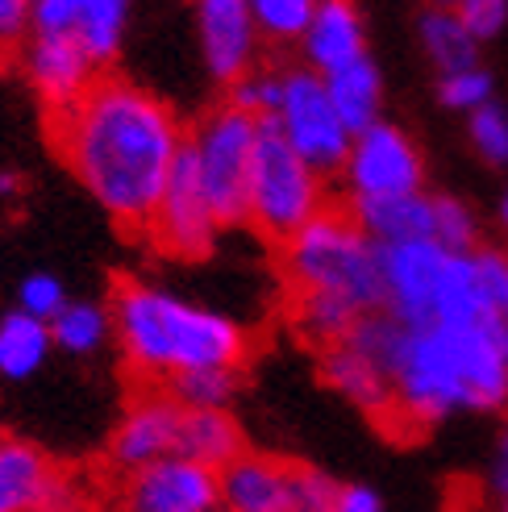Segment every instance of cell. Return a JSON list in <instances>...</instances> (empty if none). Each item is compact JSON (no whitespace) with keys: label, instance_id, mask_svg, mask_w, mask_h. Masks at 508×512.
<instances>
[{"label":"cell","instance_id":"cell-33","mask_svg":"<svg viewBox=\"0 0 508 512\" xmlns=\"http://www.w3.org/2000/svg\"><path fill=\"white\" fill-rule=\"evenodd\" d=\"M334 512H379V500L367 488H342L334 500Z\"/></svg>","mask_w":508,"mask_h":512},{"label":"cell","instance_id":"cell-8","mask_svg":"<svg viewBox=\"0 0 508 512\" xmlns=\"http://www.w3.org/2000/svg\"><path fill=\"white\" fill-rule=\"evenodd\" d=\"M279 130H284L288 146L304 159L317 179H334L350 167V130L342 125L329 88L313 71L288 67L284 71V105H279Z\"/></svg>","mask_w":508,"mask_h":512},{"label":"cell","instance_id":"cell-17","mask_svg":"<svg viewBox=\"0 0 508 512\" xmlns=\"http://www.w3.org/2000/svg\"><path fill=\"white\" fill-rule=\"evenodd\" d=\"M354 217H359L367 238L375 234L388 246L434 242V200H425V196H392V200L354 196Z\"/></svg>","mask_w":508,"mask_h":512},{"label":"cell","instance_id":"cell-25","mask_svg":"<svg viewBox=\"0 0 508 512\" xmlns=\"http://www.w3.org/2000/svg\"><path fill=\"white\" fill-rule=\"evenodd\" d=\"M313 5L309 0H259V5L250 9V17L263 25V30L271 38H296V34H309V25H313Z\"/></svg>","mask_w":508,"mask_h":512},{"label":"cell","instance_id":"cell-23","mask_svg":"<svg viewBox=\"0 0 508 512\" xmlns=\"http://www.w3.org/2000/svg\"><path fill=\"white\" fill-rule=\"evenodd\" d=\"M421 34H425L429 55L438 59V67L446 75L471 71V63H475V38L463 30V21L454 13H429L421 21Z\"/></svg>","mask_w":508,"mask_h":512},{"label":"cell","instance_id":"cell-34","mask_svg":"<svg viewBox=\"0 0 508 512\" xmlns=\"http://www.w3.org/2000/svg\"><path fill=\"white\" fill-rule=\"evenodd\" d=\"M84 512H121V508H117V504H113L109 496H96V500H92V504H88Z\"/></svg>","mask_w":508,"mask_h":512},{"label":"cell","instance_id":"cell-27","mask_svg":"<svg viewBox=\"0 0 508 512\" xmlns=\"http://www.w3.org/2000/svg\"><path fill=\"white\" fill-rule=\"evenodd\" d=\"M17 309L21 313H30L34 321H55L63 309H67V292H63V284L55 275H46V271H38V275H30V279H21V292H17Z\"/></svg>","mask_w":508,"mask_h":512},{"label":"cell","instance_id":"cell-15","mask_svg":"<svg viewBox=\"0 0 508 512\" xmlns=\"http://www.w3.org/2000/svg\"><path fill=\"white\" fill-rule=\"evenodd\" d=\"M21 71L42 96L46 113L71 109L100 75V67L71 38H50V34H30V42L21 50Z\"/></svg>","mask_w":508,"mask_h":512},{"label":"cell","instance_id":"cell-9","mask_svg":"<svg viewBox=\"0 0 508 512\" xmlns=\"http://www.w3.org/2000/svg\"><path fill=\"white\" fill-rule=\"evenodd\" d=\"M92 483L63 471L38 446L0 433V512H84Z\"/></svg>","mask_w":508,"mask_h":512},{"label":"cell","instance_id":"cell-18","mask_svg":"<svg viewBox=\"0 0 508 512\" xmlns=\"http://www.w3.org/2000/svg\"><path fill=\"white\" fill-rule=\"evenodd\" d=\"M246 454V442H242V429L234 425L230 413L221 408H200V413H184V425H180V450L175 458H188L196 467H209V471H225L234 458Z\"/></svg>","mask_w":508,"mask_h":512},{"label":"cell","instance_id":"cell-28","mask_svg":"<svg viewBox=\"0 0 508 512\" xmlns=\"http://www.w3.org/2000/svg\"><path fill=\"white\" fill-rule=\"evenodd\" d=\"M471 259H475L479 288H484L492 313L508 325V259H504V254H496V250H479V254H471Z\"/></svg>","mask_w":508,"mask_h":512},{"label":"cell","instance_id":"cell-35","mask_svg":"<svg viewBox=\"0 0 508 512\" xmlns=\"http://www.w3.org/2000/svg\"><path fill=\"white\" fill-rule=\"evenodd\" d=\"M17 192V175H0V196H13Z\"/></svg>","mask_w":508,"mask_h":512},{"label":"cell","instance_id":"cell-39","mask_svg":"<svg viewBox=\"0 0 508 512\" xmlns=\"http://www.w3.org/2000/svg\"><path fill=\"white\" fill-rule=\"evenodd\" d=\"M504 512H508V508H504Z\"/></svg>","mask_w":508,"mask_h":512},{"label":"cell","instance_id":"cell-1","mask_svg":"<svg viewBox=\"0 0 508 512\" xmlns=\"http://www.w3.org/2000/svg\"><path fill=\"white\" fill-rule=\"evenodd\" d=\"M46 125L59 159L105 204V213L121 229L146 238L188 142L180 117L142 84L100 71L71 109L46 113Z\"/></svg>","mask_w":508,"mask_h":512},{"label":"cell","instance_id":"cell-13","mask_svg":"<svg viewBox=\"0 0 508 512\" xmlns=\"http://www.w3.org/2000/svg\"><path fill=\"white\" fill-rule=\"evenodd\" d=\"M125 21H130V9L121 0H38L30 5V34L71 38L100 71L113 63Z\"/></svg>","mask_w":508,"mask_h":512},{"label":"cell","instance_id":"cell-38","mask_svg":"<svg viewBox=\"0 0 508 512\" xmlns=\"http://www.w3.org/2000/svg\"><path fill=\"white\" fill-rule=\"evenodd\" d=\"M504 217H508V200H504Z\"/></svg>","mask_w":508,"mask_h":512},{"label":"cell","instance_id":"cell-5","mask_svg":"<svg viewBox=\"0 0 508 512\" xmlns=\"http://www.w3.org/2000/svg\"><path fill=\"white\" fill-rule=\"evenodd\" d=\"M325 204L321 179L304 167V159L288 146L279 117H263L254 130V171H250V225L259 238L279 250L292 234H300Z\"/></svg>","mask_w":508,"mask_h":512},{"label":"cell","instance_id":"cell-24","mask_svg":"<svg viewBox=\"0 0 508 512\" xmlns=\"http://www.w3.org/2000/svg\"><path fill=\"white\" fill-rule=\"evenodd\" d=\"M234 388H238V371H184L163 383V392L175 404L192 408V413H200V408H221L234 396Z\"/></svg>","mask_w":508,"mask_h":512},{"label":"cell","instance_id":"cell-2","mask_svg":"<svg viewBox=\"0 0 508 512\" xmlns=\"http://www.w3.org/2000/svg\"><path fill=\"white\" fill-rule=\"evenodd\" d=\"M109 317L134 388H163L184 371H242L254 354V342L242 325L192 309L130 275L113 284Z\"/></svg>","mask_w":508,"mask_h":512},{"label":"cell","instance_id":"cell-14","mask_svg":"<svg viewBox=\"0 0 508 512\" xmlns=\"http://www.w3.org/2000/svg\"><path fill=\"white\" fill-rule=\"evenodd\" d=\"M346 175L354 184V196H367V200L417 196L421 159L400 130H392V125H371V130L359 134V142H354Z\"/></svg>","mask_w":508,"mask_h":512},{"label":"cell","instance_id":"cell-31","mask_svg":"<svg viewBox=\"0 0 508 512\" xmlns=\"http://www.w3.org/2000/svg\"><path fill=\"white\" fill-rule=\"evenodd\" d=\"M492 92V80L484 71H459V75H446V84H442V100L454 109H484V100Z\"/></svg>","mask_w":508,"mask_h":512},{"label":"cell","instance_id":"cell-26","mask_svg":"<svg viewBox=\"0 0 508 512\" xmlns=\"http://www.w3.org/2000/svg\"><path fill=\"white\" fill-rule=\"evenodd\" d=\"M475 242V225L471 213L459 200L450 196H434V246L450 250V254H467Z\"/></svg>","mask_w":508,"mask_h":512},{"label":"cell","instance_id":"cell-32","mask_svg":"<svg viewBox=\"0 0 508 512\" xmlns=\"http://www.w3.org/2000/svg\"><path fill=\"white\" fill-rule=\"evenodd\" d=\"M454 17L463 21V30L471 38H492L504 25L508 9L500 5V0H467V5H459V13H454Z\"/></svg>","mask_w":508,"mask_h":512},{"label":"cell","instance_id":"cell-6","mask_svg":"<svg viewBox=\"0 0 508 512\" xmlns=\"http://www.w3.org/2000/svg\"><path fill=\"white\" fill-rule=\"evenodd\" d=\"M254 130L259 121L234 105L213 109L188 134L200 192L209 200L217 229L250 225V171H254Z\"/></svg>","mask_w":508,"mask_h":512},{"label":"cell","instance_id":"cell-36","mask_svg":"<svg viewBox=\"0 0 508 512\" xmlns=\"http://www.w3.org/2000/svg\"><path fill=\"white\" fill-rule=\"evenodd\" d=\"M504 483H508V438H504Z\"/></svg>","mask_w":508,"mask_h":512},{"label":"cell","instance_id":"cell-16","mask_svg":"<svg viewBox=\"0 0 508 512\" xmlns=\"http://www.w3.org/2000/svg\"><path fill=\"white\" fill-rule=\"evenodd\" d=\"M200 42H205L209 71L225 84H242L254 63V17L238 0H205L196 9Z\"/></svg>","mask_w":508,"mask_h":512},{"label":"cell","instance_id":"cell-22","mask_svg":"<svg viewBox=\"0 0 508 512\" xmlns=\"http://www.w3.org/2000/svg\"><path fill=\"white\" fill-rule=\"evenodd\" d=\"M113 334V317L100 304H71L50 321V342L67 354H92L105 346V338Z\"/></svg>","mask_w":508,"mask_h":512},{"label":"cell","instance_id":"cell-11","mask_svg":"<svg viewBox=\"0 0 508 512\" xmlns=\"http://www.w3.org/2000/svg\"><path fill=\"white\" fill-rule=\"evenodd\" d=\"M217 238V221L209 213V200L200 192V175H196V159H192V146L184 142L180 159H175V171L167 179V192L155 209V221L146 229V242L155 246L167 259H205L213 250Z\"/></svg>","mask_w":508,"mask_h":512},{"label":"cell","instance_id":"cell-19","mask_svg":"<svg viewBox=\"0 0 508 512\" xmlns=\"http://www.w3.org/2000/svg\"><path fill=\"white\" fill-rule=\"evenodd\" d=\"M304 50H309V59L317 67H325L329 75L350 67L354 59H363V25H359V13H354L350 5H321L313 13Z\"/></svg>","mask_w":508,"mask_h":512},{"label":"cell","instance_id":"cell-30","mask_svg":"<svg viewBox=\"0 0 508 512\" xmlns=\"http://www.w3.org/2000/svg\"><path fill=\"white\" fill-rule=\"evenodd\" d=\"M471 134H475V146L484 150L492 163H508V117L492 105H484L471 121Z\"/></svg>","mask_w":508,"mask_h":512},{"label":"cell","instance_id":"cell-37","mask_svg":"<svg viewBox=\"0 0 508 512\" xmlns=\"http://www.w3.org/2000/svg\"><path fill=\"white\" fill-rule=\"evenodd\" d=\"M213 512H230V508H221V504H217V508H213Z\"/></svg>","mask_w":508,"mask_h":512},{"label":"cell","instance_id":"cell-21","mask_svg":"<svg viewBox=\"0 0 508 512\" xmlns=\"http://www.w3.org/2000/svg\"><path fill=\"white\" fill-rule=\"evenodd\" d=\"M325 88H329V100H334V109H338V117H342L346 130L367 134L371 125H375L371 117H375V105H379V75H375V67L367 63V55L354 59V63L342 67V71H334Z\"/></svg>","mask_w":508,"mask_h":512},{"label":"cell","instance_id":"cell-4","mask_svg":"<svg viewBox=\"0 0 508 512\" xmlns=\"http://www.w3.org/2000/svg\"><path fill=\"white\" fill-rule=\"evenodd\" d=\"M279 288L334 296L359 313L384 309L388 279L384 259L354 217L350 192H325L321 213L275 250Z\"/></svg>","mask_w":508,"mask_h":512},{"label":"cell","instance_id":"cell-7","mask_svg":"<svg viewBox=\"0 0 508 512\" xmlns=\"http://www.w3.org/2000/svg\"><path fill=\"white\" fill-rule=\"evenodd\" d=\"M221 500L230 512H334L338 483L296 458L242 454L221 475Z\"/></svg>","mask_w":508,"mask_h":512},{"label":"cell","instance_id":"cell-20","mask_svg":"<svg viewBox=\"0 0 508 512\" xmlns=\"http://www.w3.org/2000/svg\"><path fill=\"white\" fill-rule=\"evenodd\" d=\"M50 350H55V342H50L46 321H34L21 309L0 317V375L5 379H30Z\"/></svg>","mask_w":508,"mask_h":512},{"label":"cell","instance_id":"cell-3","mask_svg":"<svg viewBox=\"0 0 508 512\" xmlns=\"http://www.w3.org/2000/svg\"><path fill=\"white\" fill-rule=\"evenodd\" d=\"M404 442H417L450 404L508 400V329H404L392 363Z\"/></svg>","mask_w":508,"mask_h":512},{"label":"cell","instance_id":"cell-12","mask_svg":"<svg viewBox=\"0 0 508 512\" xmlns=\"http://www.w3.org/2000/svg\"><path fill=\"white\" fill-rule=\"evenodd\" d=\"M109 500L121 512H213L221 500V479L188 458H163L125 479H109Z\"/></svg>","mask_w":508,"mask_h":512},{"label":"cell","instance_id":"cell-29","mask_svg":"<svg viewBox=\"0 0 508 512\" xmlns=\"http://www.w3.org/2000/svg\"><path fill=\"white\" fill-rule=\"evenodd\" d=\"M30 42V5L25 0H0V63L21 59Z\"/></svg>","mask_w":508,"mask_h":512},{"label":"cell","instance_id":"cell-10","mask_svg":"<svg viewBox=\"0 0 508 512\" xmlns=\"http://www.w3.org/2000/svg\"><path fill=\"white\" fill-rule=\"evenodd\" d=\"M184 404H175L163 388H134L125 417L113 429L105 467L113 479H125L142 467H155L163 458H175L180 450V425H184Z\"/></svg>","mask_w":508,"mask_h":512}]
</instances>
